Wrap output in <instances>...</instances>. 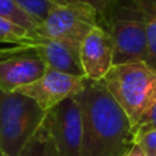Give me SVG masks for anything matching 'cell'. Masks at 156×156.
I'll use <instances>...</instances> for the list:
<instances>
[{
    "mask_svg": "<svg viewBox=\"0 0 156 156\" xmlns=\"http://www.w3.org/2000/svg\"><path fill=\"white\" fill-rule=\"evenodd\" d=\"M0 156H7V155L4 154V151H3V149H2V147H0Z\"/></svg>",
    "mask_w": 156,
    "mask_h": 156,
    "instance_id": "obj_20",
    "label": "cell"
},
{
    "mask_svg": "<svg viewBox=\"0 0 156 156\" xmlns=\"http://www.w3.org/2000/svg\"><path fill=\"white\" fill-rule=\"evenodd\" d=\"M18 156H62L52 141L44 123L40 125L33 137L26 143Z\"/></svg>",
    "mask_w": 156,
    "mask_h": 156,
    "instance_id": "obj_12",
    "label": "cell"
},
{
    "mask_svg": "<svg viewBox=\"0 0 156 156\" xmlns=\"http://www.w3.org/2000/svg\"><path fill=\"white\" fill-rule=\"evenodd\" d=\"M34 36L37 34L29 32L27 29L12 22L11 19L0 15V44L26 45Z\"/></svg>",
    "mask_w": 156,
    "mask_h": 156,
    "instance_id": "obj_13",
    "label": "cell"
},
{
    "mask_svg": "<svg viewBox=\"0 0 156 156\" xmlns=\"http://www.w3.org/2000/svg\"><path fill=\"white\" fill-rule=\"evenodd\" d=\"M155 129H156V100L151 104V107L143 114L140 121L133 127V137Z\"/></svg>",
    "mask_w": 156,
    "mask_h": 156,
    "instance_id": "obj_16",
    "label": "cell"
},
{
    "mask_svg": "<svg viewBox=\"0 0 156 156\" xmlns=\"http://www.w3.org/2000/svg\"><path fill=\"white\" fill-rule=\"evenodd\" d=\"M47 66L29 45H11L0 49V89L14 92L36 81Z\"/></svg>",
    "mask_w": 156,
    "mask_h": 156,
    "instance_id": "obj_7",
    "label": "cell"
},
{
    "mask_svg": "<svg viewBox=\"0 0 156 156\" xmlns=\"http://www.w3.org/2000/svg\"><path fill=\"white\" fill-rule=\"evenodd\" d=\"M143 14L148 40L147 65L156 71V0H130Z\"/></svg>",
    "mask_w": 156,
    "mask_h": 156,
    "instance_id": "obj_11",
    "label": "cell"
},
{
    "mask_svg": "<svg viewBox=\"0 0 156 156\" xmlns=\"http://www.w3.org/2000/svg\"><path fill=\"white\" fill-rule=\"evenodd\" d=\"M76 97L83 122L81 156H123L133 144V125L104 81L86 80Z\"/></svg>",
    "mask_w": 156,
    "mask_h": 156,
    "instance_id": "obj_1",
    "label": "cell"
},
{
    "mask_svg": "<svg viewBox=\"0 0 156 156\" xmlns=\"http://www.w3.org/2000/svg\"><path fill=\"white\" fill-rule=\"evenodd\" d=\"M100 23L108 30L114 44V65L147 62L148 40L143 14L130 0H116Z\"/></svg>",
    "mask_w": 156,
    "mask_h": 156,
    "instance_id": "obj_3",
    "label": "cell"
},
{
    "mask_svg": "<svg viewBox=\"0 0 156 156\" xmlns=\"http://www.w3.org/2000/svg\"><path fill=\"white\" fill-rule=\"evenodd\" d=\"M62 156H81L83 137L82 110L76 96L47 111L43 121Z\"/></svg>",
    "mask_w": 156,
    "mask_h": 156,
    "instance_id": "obj_6",
    "label": "cell"
},
{
    "mask_svg": "<svg viewBox=\"0 0 156 156\" xmlns=\"http://www.w3.org/2000/svg\"><path fill=\"white\" fill-rule=\"evenodd\" d=\"M60 2H80V3L89 4L99 12L100 19H101L110 11V8L116 3V0H60Z\"/></svg>",
    "mask_w": 156,
    "mask_h": 156,
    "instance_id": "obj_18",
    "label": "cell"
},
{
    "mask_svg": "<svg viewBox=\"0 0 156 156\" xmlns=\"http://www.w3.org/2000/svg\"><path fill=\"white\" fill-rule=\"evenodd\" d=\"M0 15L11 19L12 22L21 25L22 27L27 29L29 32L37 34V30L40 27V25L34 19L30 18L26 12H23L12 0H0Z\"/></svg>",
    "mask_w": 156,
    "mask_h": 156,
    "instance_id": "obj_14",
    "label": "cell"
},
{
    "mask_svg": "<svg viewBox=\"0 0 156 156\" xmlns=\"http://www.w3.org/2000/svg\"><path fill=\"white\" fill-rule=\"evenodd\" d=\"M26 45L32 47L40 55L47 67L71 74V76L85 77L81 67L78 47L60 40L40 37L38 34L34 36Z\"/></svg>",
    "mask_w": 156,
    "mask_h": 156,
    "instance_id": "obj_10",
    "label": "cell"
},
{
    "mask_svg": "<svg viewBox=\"0 0 156 156\" xmlns=\"http://www.w3.org/2000/svg\"><path fill=\"white\" fill-rule=\"evenodd\" d=\"M80 62L86 80L101 81L114 66V44L108 30L99 23L80 45Z\"/></svg>",
    "mask_w": 156,
    "mask_h": 156,
    "instance_id": "obj_9",
    "label": "cell"
},
{
    "mask_svg": "<svg viewBox=\"0 0 156 156\" xmlns=\"http://www.w3.org/2000/svg\"><path fill=\"white\" fill-rule=\"evenodd\" d=\"M133 143L140 145L147 156H156V129L133 137Z\"/></svg>",
    "mask_w": 156,
    "mask_h": 156,
    "instance_id": "obj_17",
    "label": "cell"
},
{
    "mask_svg": "<svg viewBox=\"0 0 156 156\" xmlns=\"http://www.w3.org/2000/svg\"><path fill=\"white\" fill-rule=\"evenodd\" d=\"M123 156H147V155H145V152L141 149L140 145H137L136 143H133L132 145L127 148V151L125 152Z\"/></svg>",
    "mask_w": 156,
    "mask_h": 156,
    "instance_id": "obj_19",
    "label": "cell"
},
{
    "mask_svg": "<svg viewBox=\"0 0 156 156\" xmlns=\"http://www.w3.org/2000/svg\"><path fill=\"white\" fill-rule=\"evenodd\" d=\"M99 23V12L89 4L59 2L40 25L37 34L40 37L65 41L80 48L85 36Z\"/></svg>",
    "mask_w": 156,
    "mask_h": 156,
    "instance_id": "obj_5",
    "label": "cell"
},
{
    "mask_svg": "<svg viewBox=\"0 0 156 156\" xmlns=\"http://www.w3.org/2000/svg\"><path fill=\"white\" fill-rule=\"evenodd\" d=\"M85 82V77L71 76L47 67L40 78L18 88L16 92L34 100L38 107L47 112L63 100L78 94L83 89Z\"/></svg>",
    "mask_w": 156,
    "mask_h": 156,
    "instance_id": "obj_8",
    "label": "cell"
},
{
    "mask_svg": "<svg viewBox=\"0 0 156 156\" xmlns=\"http://www.w3.org/2000/svg\"><path fill=\"white\" fill-rule=\"evenodd\" d=\"M45 111L19 92L0 89V147L7 156H18L45 118Z\"/></svg>",
    "mask_w": 156,
    "mask_h": 156,
    "instance_id": "obj_4",
    "label": "cell"
},
{
    "mask_svg": "<svg viewBox=\"0 0 156 156\" xmlns=\"http://www.w3.org/2000/svg\"><path fill=\"white\" fill-rule=\"evenodd\" d=\"M103 81L133 127L156 100V71L145 62L114 65Z\"/></svg>",
    "mask_w": 156,
    "mask_h": 156,
    "instance_id": "obj_2",
    "label": "cell"
},
{
    "mask_svg": "<svg viewBox=\"0 0 156 156\" xmlns=\"http://www.w3.org/2000/svg\"><path fill=\"white\" fill-rule=\"evenodd\" d=\"M12 2L38 25H41L52 7L60 0H12Z\"/></svg>",
    "mask_w": 156,
    "mask_h": 156,
    "instance_id": "obj_15",
    "label": "cell"
}]
</instances>
